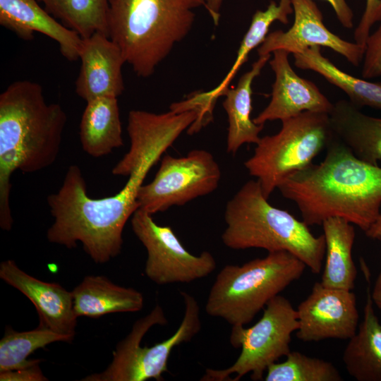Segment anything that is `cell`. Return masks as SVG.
<instances>
[{"label":"cell","instance_id":"6da1fadb","mask_svg":"<svg viewBox=\"0 0 381 381\" xmlns=\"http://www.w3.org/2000/svg\"><path fill=\"white\" fill-rule=\"evenodd\" d=\"M322 162L310 164L277 187L308 226L341 217L364 232L380 214L381 167L365 163L334 136Z\"/></svg>","mask_w":381,"mask_h":381},{"label":"cell","instance_id":"7a4b0ae2","mask_svg":"<svg viewBox=\"0 0 381 381\" xmlns=\"http://www.w3.org/2000/svg\"><path fill=\"white\" fill-rule=\"evenodd\" d=\"M59 104L47 103L42 86L18 80L0 95V226L11 229V178L35 173L56 160L66 123Z\"/></svg>","mask_w":381,"mask_h":381},{"label":"cell","instance_id":"3957f363","mask_svg":"<svg viewBox=\"0 0 381 381\" xmlns=\"http://www.w3.org/2000/svg\"><path fill=\"white\" fill-rule=\"evenodd\" d=\"M206 0H111L109 37L135 74L148 78L190 31Z\"/></svg>","mask_w":381,"mask_h":381},{"label":"cell","instance_id":"277c9868","mask_svg":"<svg viewBox=\"0 0 381 381\" xmlns=\"http://www.w3.org/2000/svg\"><path fill=\"white\" fill-rule=\"evenodd\" d=\"M267 200L258 180L245 183L226 204L223 243L233 250L288 251L319 274L325 254L324 234L314 236L303 221Z\"/></svg>","mask_w":381,"mask_h":381},{"label":"cell","instance_id":"5b68a950","mask_svg":"<svg viewBox=\"0 0 381 381\" xmlns=\"http://www.w3.org/2000/svg\"><path fill=\"white\" fill-rule=\"evenodd\" d=\"M306 267L285 250L270 252L241 265H226L211 286L205 312L231 326L246 325L272 298L298 280Z\"/></svg>","mask_w":381,"mask_h":381},{"label":"cell","instance_id":"8992f818","mask_svg":"<svg viewBox=\"0 0 381 381\" xmlns=\"http://www.w3.org/2000/svg\"><path fill=\"white\" fill-rule=\"evenodd\" d=\"M282 123L277 133L260 138L244 162L267 199L286 178L312 164L333 138L327 113L305 111Z\"/></svg>","mask_w":381,"mask_h":381},{"label":"cell","instance_id":"52a82bcc","mask_svg":"<svg viewBox=\"0 0 381 381\" xmlns=\"http://www.w3.org/2000/svg\"><path fill=\"white\" fill-rule=\"evenodd\" d=\"M185 306L183 319L176 331L168 339L151 346L140 343L154 325L167 324L159 305L138 320L128 334L119 341L113 352V359L102 372L91 374L83 381L163 380L168 372V361L174 347L190 341L201 329L200 307L197 300L186 291H180Z\"/></svg>","mask_w":381,"mask_h":381},{"label":"cell","instance_id":"ba28073f","mask_svg":"<svg viewBox=\"0 0 381 381\" xmlns=\"http://www.w3.org/2000/svg\"><path fill=\"white\" fill-rule=\"evenodd\" d=\"M298 328L297 310L286 298L277 295L263 309L260 319L253 326H232L229 341L241 353L236 361L224 369L207 368L202 381H238L246 374L253 380H264L268 367L290 351L291 334Z\"/></svg>","mask_w":381,"mask_h":381},{"label":"cell","instance_id":"9c48e42d","mask_svg":"<svg viewBox=\"0 0 381 381\" xmlns=\"http://www.w3.org/2000/svg\"><path fill=\"white\" fill-rule=\"evenodd\" d=\"M220 179L219 165L207 150H193L183 157L165 155L153 180L139 190L138 209L152 215L183 205L214 191Z\"/></svg>","mask_w":381,"mask_h":381},{"label":"cell","instance_id":"30bf717a","mask_svg":"<svg viewBox=\"0 0 381 381\" xmlns=\"http://www.w3.org/2000/svg\"><path fill=\"white\" fill-rule=\"evenodd\" d=\"M133 233L147 252L145 274L154 283H190L206 277L216 268L213 255L188 252L169 226L157 224L152 215L138 209L131 217Z\"/></svg>","mask_w":381,"mask_h":381},{"label":"cell","instance_id":"8fae6325","mask_svg":"<svg viewBox=\"0 0 381 381\" xmlns=\"http://www.w3.org/2000/svg\"><path fill=\"white\" fill-rule=\"evenodd\" d=\"M296 337L303 341L349 339L358 322L356 297L350 290L315 282L309 296L297 307Z\"/></svg>","mask_w":381,"mask_h":381},{"label":"cell","instance_id":"7c38bea8","mask_svg":"<svg viewBox=\"0 0 381 381\" xmlns=\"http://www.w3.org/2000/svg\"><path fill=\"white\" fill-rule=\"evenodd\" d=\"M294 13L292 26L286 31L268 33L258 47L259 56L283 49L289 54L306 48L325 47L343 56L352 65L358 66L363 59L365 47L346 41L332 33L323 23L322 14L313 0H291Z\"/></svg>","mask_w":381,"mask_h":381},{"label":"cell","instance_id":"4fadbf2b","mask_svg":"<svg viewBox=\"0 0 381 381\" xmlns=\"http://www.w3.org/2000/svg\"><path fill=\"white\" fill-rule=\"evenodd\" d=\"M272 54L270 65L275 79L271 100L253 121L264 125L267 121H282L305 111L329 114L333 104L315 84L296 74L290 64L289 53L279 49Z\"/></svg>","mask_w":381,"mask_h":381},{"label":"cell","instance_id":"5bb4252c","mask_svg":"<svg viewBox=\"0 0 381 381\" xmlns=\"http://www.w3.org/2000/svg\"><path fill=\"white\" fill-rule=\"evenodd\" d=\"M0 278L25 295L35 306L39 325L59 334L74 338L77 318L72 293L59 284L47 282L23 271L13 260L0 264Z\"/></svg>","mask_w":381,"mask_h":381},{"label":"cell","instance_id":"9a60e30c","mask_svg":"<svg viewBox=\"0 0 381 381\" xmlns=\"http://www.w3.org/2000/svg\"><path fill=\"white\" fill-rule=\"evenodd\" d=\"M81 65L75 92L85 101L103 97H118L124 90L122 66L126 63L119 47L110 37L95 32L83 39Z\"/></svg>","mask_w":381,"mask_h":381},{"label":"cell","instance_id":"2e32d148","mask_svg":"<svg viewBox=\"0 0 381 381\" xmlns=\"http://www.w3.org/2000/svg\"><path fill=\"white\" fill-rule=\"evenodd\" d=\"M0 24L24 40H32L36 32L42 33L57 42L67 60L79 59L83 38L36 0H0Z\"/></svg>","mask_w":381,"mask_h":381},{"label":"cell","instance_id":"e0dca14e","mask_svg":"<svg viewBox=\"0 0 381 381\" xmlns=\"http://www.w3.org/2000/svg\"><path fill=\"white\" fill-rule=\"evenodd\" d=\"M333 136L360 160L377 165L381 160V119L363 114L349 100L333 104L329 113Z\"/></svg>","mask_w":381,"mask_h":381},{"label":"cell","instance_id":"ac0fdd59","mask_svg":"<svg viewBox=\"0 0 381 381\" xmlns=\"http://www.w3.org/2000/svg\"><path fill=\"white\" fill-rule=\"evenodd\" d=\"M73 310L78 317L99 318L114 313H135L143 307V294L119 286L104 276H86L71 291Z\"/></svg>","mask_w":381,"mask_h":381},{"label":"cell","instance_id":"d6986e66","mask_svg":"<svg viewBox=\"0 0 381 381\" xmlns=\"http://www.w3.org/2000/svg\"><path fill=\"white\" fill-rule=\"evenodd\" d=\"M271 54L259 56L251 68L239 79L234 88H227L223 95L225 99L223 107L228 118L226 151L235 155L246 143L257 144L263 124H257L250 118L252 111V84L258 77Z\"/></svg>","mask_w":381,"mask_h":381},{"label":"cell","instance_id":"ffe728a7","mask_svg":"<svg viewBox=\"0 0 381 381\" xmlns=\"http://www.w3.org/2000/svg\"><path fill=\"white\" fill-rule=\"evenodd\" d=\"M342 360L349 375L356 380L381 381V323L373 308L369 285L363 321L349 339Z\"/></svg>","mask_w":381,"mask_h":381},{"label":"cell","instance_id":"44dd1931","mask_svg":"<svg viewBox=\"0 0 381 381\" xmlns=\"http://www.w3.org/2000/svg\"><path fill=\"white\" fill-rule=\"evenodd\" d=\"M80 141L84 152L95 158L123 146L117 97L87 102L80 123Z\"/></svg>","mask_w":381,"mask_h":381},{"label":"cell","instance_id":"7402d4cb","mask_svg":"<svg viewBox=\"0 0 381 381\" xmlns=\"http://www.w3.org/2000/svg\"><path fill=\"white\" fill-rule=\"evenodd\" d=\"M322 226L326 260L320 282L327 287L352 291L357 276L352 258L356 238L353 224L341 217H331Z\"/></svg>","mask_w":381,"mask_h":381},{"label":"cell","instance_id":"603a6c76","mask_svg":"<svg viewBox=\"0 0 381 381\" xmlns=\"http://www.w3.org/2000/svg\"><path fill=\"white\" fill-rule=\"evenodd\" d=\"M293 55L296 67L319 73L344 92L358 108L370 107L381 110V82H370L341 71L322 55L319 46L306 48Z\"/></svg>","mask_w":381,"mask_h":381},{"label":"cell","instance_id":"cb8c5ba5","mask_svg":"<svg viewBox=\"0 0 381 381\" xmlns=\"http://www.w3.org/2000/svg\"><path fill=\"white\" fill-rule=\"evenodd\" d=\"M293 13L291 0H279L278 4L272 1L265 11H255L252 17L249 28L241 41L236 61L231 69L218 86L203 92L204 97L210 104H215L217 98L223 95L234 75L248 60L250 52L263 42L268 35L272 23L278 20L284 24H288L289 16Z\"/></svg>","mask_w":381,"mask_h":381},{"label":"cell","instance_id":"d4e9b609","mask_svg":"<svg viewBox=\"0 0 381 381\" xmlns=\"http://www.w3.org/2000/svg\"><path fill=\"white\" fill-rule=\"evenodd\" d=\"M39 1L52 16L83 39L95 32L109 37L108 12L111 0Z\"/></svg>","mask_w":381,"mask_h":381},{"label":"cell","instance_id":"484cf974","mask_svg":"<svg viewBox=\"0 0 381 381\" xmlns=\"http://www.w3.org/2000/svg\"><path fill=\"white\" fill-rule=\"evenodd\" d=\"M56 341H71L67 337L59 334L40 325L34 329L17 332L6 327L0 341V373L17 370L30 365L38 359L28 356L38 349Z\"/></svg>","mask_w":381,"mask_h":381},{"label":"cell","instance_id":"4316f807","mask_svg":"<svg viewBox=\"0 0 381 381\" xmlns=\"http://www.w3.org/2000/svg\"><path fill=\"white\" fill-rule=\"evenodd\" d=\"M264 380L341 381L343 378L331 362L291 351L284 362L268 367Z\"/></svg>","mask_w":381,"mask_h":381},{"label":"cell","instance_id":"83f0119b","mask_svg":"<svg viewBox=\"0 0 381 381\" xmlns=\"http://www.w3.org/2000/svg\"><path fill=\"white\" fill-rule=\"evenodd\" d=\"M362 76L366 79L381 76V25L366 40Z\"/></svg>","mask_w":381,"mask_h":381},{"label":"cell","instance_id":"f1b7e54d","mask_svg":"<svg viewBox=\"0 0 381 381\" xmlns=\"http://www.w3.org/2000/svg\"><path fill=\"white\" fill-rule=\"evenodd\" d=\"M378 21H381V0H366L364 13L354 31L355 42L365 47L371 27Z\"/></svg>","mask_w":381,"mask_h":381},{"label":"cell","instance_id":"f546056e","mask_svg":"<svg viewBox=\"0 0 381 381\" xmlns=\"http://www.w3.org/2000/svg\"><path fill=\"white\" fill-rule=\"evenodd\" d=\"M37 360L33 364L17 370L0 373L1 381H47Z\"/></svg>","mask_w":381,"mask_h":381},{"label":"cell","instance_id":"4dcf8cb0","mask_svg":"<svg viewBox=\"0 0 381 381\" xmlns=\"http://www.w3.org/2000/svg\"><path fill=\"white\" fill-rule=\"evenodd\" d=\"M334 9L338 20L346 28H353V11L346 0H325Z\"/></svg>","mask_w":381,"mask_h":381},{"label":"cell","instance_id":"1f68e13d","mask_svg":"<svg viewBox=\"0 0 381 381\" xmlns=\"http://www.w3.org/2000/svg\"><path fill=\"white\" fill-rule=\"evenodd\" d=\"M365 234L369 238L381 240V212ZM381 289V271L377 277L373 289Z\"/></svg>","mask_w":381,"mask_h":381},{"label":"cell","instance_id":"d6a6232c","mask_svg":"<svg viewBox=\"0 0 381 381\" xmlns=\"http://www.w3.org/2000/svg\"><path fill=\"white\" fill-rule=\"evenodd\" d=\"M223 0H206L205 8L211 16L215 25H218L220 18V10Z\"/></svg>","mask_w":381,"mask_h":381},{"label":"cell","instance_id":"836d02e7","mask_svg":"<svg viewBox=\"0 0 381 381\" xmlns=\"http://www.w3.org/2000/svg\"><path fill=\"white\" fill-rule=\"evenodd\" d=\"M371 296L373 303H375L376 306L381 310V289H373V291L371 292Z\"/></svg>","mask_w":381,"mask_h":381}]
</instances>
